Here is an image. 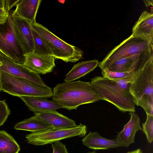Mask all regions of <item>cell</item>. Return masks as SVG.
<instances>
[{"mask_svg":"<svg viewBox=\"0 0 153 153\" xmlns=\"http://www.w3.org/2000/svg\"><path fill=\"white\" fill-rule=\"evenodd\" d=\"M134 73L128 77L117 79L96 76L91 79V83L100 100L111 103L122 112H135V104L129 89Z\"/></svg>","mask_w":153,"mask_h":153,"instance_id":"1","label":"cell"},{"mask_svg":"<svg viewBox=\"0 0 153 153\" xmlns=\"http://www.w3.org/2000/svg\"><path fill=\"white\" fill-rule=\"evenodd\" d=\"M53 92V100L69 111L100 100L90 82L78 80L59 83L54 87Z\"/></svg>","mask_w":153,"mask_h":153,"instance_id":"2","label":"cell"},{"mask_svg":"<svg viewBox=\"0 0 153 153\" xmlns=\"http://www.w3.org/2000/svg\"><path fill=\"white\" fill-rule=\"evenodd\" d=\"M153 59L134 74L129 89L135 105L153 115Z\"/></svg>","mask_w":153,"mask_h":153,"instance_id":"3","label":"cell"},{"mask_svg":"<svg viewBox=\"0 0 153 153\" xmlns=\"http://www.w3.org/2000/svg\"><path fill=\"white\" fill-rule=\"evenodd\" d=\"M1 91L15 96L52 97V89L46 85H42L25 79L14 76L0 71Z\"/></svg>","mask_w":153,"mask_h":153,"instance_id":"4","label":"cell"},{"mask_svg":"<svg viewBox=\"0 0 153 153\" xmlns=\"http://www.w3.org/2000/svg\"><path fill=\"white\" fill-rule=\"evenodd\" d=\"M31 26L56 59H60L66 62H74L82 58L83 51L78 47L64 41L36 22L32 23Z\"/></svg>","mask_w":153,"mask_h":153,"instance_id":"5","label":"cell"},{"mask_svg":"<svg viewBox=\"0 0 153 153\" xmlns=\"http://www.w3.org/2000/svg\"><path fill=\"white\" fill-rule=\"evenodd\" d=\"M153 51V43L147 39L131 35L110 51L98 66L102 70L121 58Z\"/></svg>","mask_w":153,"mask_h":153,"instance_id":"6","label":"cell"},{"mask_svg":"<svg viewBox=\"0 0 153 153\" xmlns=\"http://www.w3.org/2000/svg\"><path fill=\"white\" fill-rule=\"evenodd\" d=\"M0 53L16 62L24 64L25 56L15 35L11 13L0 22Z\"/></svg>","mask_w":153,"mask_h":153,"instance_id":"7","label":"cell"},{"mask_svg":"<svg viewBox=\"0 0 153 153\" xmlns=\"http://www.w3.org/2000/svg\"><path fill=\"white\" fill-rule=\"evenodd\" d=\"M86 126L80 123L76 126L65 128H51L39 132L31 133L26 135V141L36 146L51 144L60 140L77 136H85Z\"/></svg>","mask_w":153,"mask_h":153,"instance_id":"8","label":"cell"},{"mask_svg":"<svg viewBox=\"0 0 153 153\" xmlns=\"http://www.w3.org/2000/svg\"><path fill=\"white\" fill-rule=\"evenodd\" d=\"M152 59L153 51L118 59L102 70L107 69L114 72L135 73L142 69Z\"/></svg>","mask_w":153,"mask_h":153,"instance_id":"9","label":"cell"},{"mask_svg":"<svg viewBox=\"0 0 153 153\" xmlns=\"http://www.w3.org/2000/svg\"><path fill=\"white\" fill-rule=\"evenodd\" d=\"M0 71L39 85H45L39 74L33 71L24 65L15 62L0 53Z\"/></svg>","mask_w":153,"mask_h":153,"instance_id":"10","label":"cell"},{"mask_svg":"<svg viewBox=\"0 0 153 153\" xmlns=\"http://www.w3.org/2000/svg\"><path fill=\"white\" fill-rule=\"evenodd\" d=\"M12 16L15 35L23 48L25 55L33 52L34 45L32 23L20 17Z\"/></svg>","mask_w":153,"mask_h":153,"instance_id":"11","label":"cell"},{"mask_svg":"<svg viewBox=\"0 0 153 153\" xmlns=\"http://www.w3.org/2000/svg\"><path fill=\"white\" fill-rule=\"evenodd\" d=\"M24 65L39 74L51 72L55 66V58L52 55L40 56L33 52L25 55Z\"/></svg>","mask_w":153,"mask_h":153,"instance_id":"12","label":"cell"},{"mask_svg":"<svg viewBox=\"0 0 153 153\" xmlns=\"http://www.w3.org/2000/svg\"><path fill=\"white\" fill-rule=\"evenodd\" d=\"M130 119L124 126L123 129L118 132L115 138L123 147H128L134 143V138L137 132L142 130L140 125L138 116L134 112H129Z\"/></svg>","mask_w":153,"mask_h":153,"instance_id":"13","label":"cell"},{"mask_svg":"<svg viewBox=\"0 0 153 153\" xmlns=\"http://www.w3.org/2000/svg\"><path fill=\"white\" fill-rule=\"evenodd\" d=\"M131 35L145 38L153 43V13L143 11L132 29Z\"/></svg>","mask_w":153,"mask_h":153,"instance_id":"14","label":"cell"},{"mask_svg":"<svg viewBox=\"0 0 153 153\" xmlns=\"http://www.w3.org/2000/svg\"><path fill=\"white\" fill-rule=\"evenodd\" d=\"M82 141L83 145L94 150L108 149L123 147L116 139L110 140L104 138L96 132H90Z\"/></svg>","mask_w":153,"mask_h":153,"instance_id":"15","label":"cell"},{"mask_svg":"<svg viewBox=\"0 0 153 153\" xmlns=\"http://www.w3.org/2000/svg\"><path fill=\"white\" fill-rule=\"evenodd\" d=\"M29 109L34 113L56 111L62 107L55 101L40 97L21 96L19 97Z\"/></svg>","mask_w":153,"mask_h":153,"instance_id":"16","label":"cell"},{"mask_svg":"<svg viewBox=\"0 0 153 153\" xmlns=\"http://www.w3.org/2000/svg\"><path fill=\"white\" fill-rule=\"evenodd\" d=\"M41 0H19L15 10L11 14L32 23L36 22V14Z\"/></svg>","mask_w":153,"mask_h":153,"instance_id":"17","label":"cell"},{"mask_svg":"<svg viewBox=\"0 0 153 153\" xmlns=\"http://www.w3.org/2000/svg\"><path fill=\"white\" fill-rule=\"evenodd\" d=\"M34 114L53 128H68L76 126L74 121L56 111L41 112Z\"/></svg>","mask_w":153,"mask_h":153,"instance_id":"18","label":"cell"},{"mask_svg":"<svg viewBox=\"0 0 153 153\" xmlns=\"http://www.w3.org/2000/svg\"><path fill=\"white\" fill-rule=\"evenodd\" d=\"M99 64L96 59L79 62L73 66L65 75L64 80L70 82L80 78L93 71Z\"/></svg>","mask_w":153,"mask_h":153,"instance_id":"19","label":"cell"},{"mask_svg":"<svg viewBox=\"0 0 153 153\" xmlns=\"http://www.w3.org/2000/svg\"><path fill=\"white\" fill-rule=\"evenodd\" d=\"M52 128L36 115L17 123L14 127L16 130L26 131L32 133L39 132Z\"/></svg>","mask_w":153,"mask_h":153,"instance_id":"20","label":"cell"},{"mask_svg":"<svg viewBox=\"0 0 153 153\" xmlns=\"http://www.w3.org/2000/svg\"><path fill=\"white\" fill-rule=\"evenodd\" d=\"M20 149L12 136L4 130L0 131V153H18Z\"/></svg>","mask_w":153,"mask_h":153,"instance_id":"21","label":"cell"},{"mask_svg":"<svg viewBox=\"0 0 153 153\" xmlns=\"http://www.w3.org/2000/svg\"><path fill=\"white\" fill-rule=\"evenodd\" d=\"M32 31L34 45L33 52L40 56H53L51 51L43 40L32 27Z\"/></svg>","mask_w":153,"mask_h":153,"instance_id":"22","label":"cell"},{"mask_svg":"<svg viewBox=\"0 0 153 153\" xmlns=\"http://www.w3.org/2000/svg\"><path fill=\"white\" fill-rule=\"evenodd\" d=\"M142 127L148 142L151 143L153 140V115H147L146 120L142 124Z\"/></svg>","mask_w":153,"mask_h":153,"instance_id":"23","label":"cell"},{"mask_svg":"<svg viewBox=\"0 0 153 153\" xmlns=\"http://www.w3.org/2000/svg\"><path fill=\"white\" fill-rule=\"evenodd\" d=\"M103 77L110 79H117L127 77L132 75L135 73L112 71L107 69L102 70Z\"/></svg>","mask_w":153,"mask_h":153,"instance_id":"24","label":"cell"},{"mask_svg":"<svg viewBox=\"0 0 153 153\" xmlns=\"http://www.w3.org/2000/svg\"><path fill=\"white\" fill-rule=\"evenodd\" d=\"M10 113V111L6 100H0V127L6 122Z\"/></svg>","mask_w":153,"mask_h":153,"instance_id":"25","label":"cell"},{"mask_svg":"<svg viewBox=\"0 0 153 153\" xmlns=\"http://www.w3.org/2000/svg\"><path fill=\"white\" fill-rule=\"evenodd\" d=\"M53 153H68L65 145L59 141L52 143Z\"/></svg>","mask_w":153,"mask_h":153,"instance_id":"26","label":"cell"},{"mask_svg":"<svg viewBox=\"0 0 153 153\" xmlns=\"http://www.w3.org/2000/svg\"><path fill=\"white\" fill-rule=\"evenodd\" d=\"M9 14L5 9V0H0V22L5 20Z\"/></svg>","mask_w":153,"mask_h":153,"instance_id":"27","label":"cell"},{"mask_svg":"<svg viewBox=\"0 0 153 153\" xmlns=\"http://www.w3.org/2000/svg\"><path fill=\"white\" fill-rule=\"evenodd\" d=\"M19 0H5V9L6 10L9 12L10 10L13 7L16 6Z\"/></svg>","mask_w":153,"mask_h":153,"instance_id":"28","label":"cell"},{"mask_svg":"<svg viewBox=\"0 0 153 153\" xmlns=\"http://www.w3.org/2000/svg\"><path fill=\"white\" fill-rule=\"evenodd\" d=\"M143 1L146 7L149 6L151 5H153L152 0H143Z\"/></svg>","mask_w":153,"mask_h":153,"instance_id":"29","label":"cell"},{"mask_svg":"<svg viewBox=\"0 0 153 153\" xmlns=\"http://www.w3.org/2000/svg\"><path fill=\"white\" fill-rule=\"evenodd\" d=\"M126 153H143L142 150L140 149H138L135 150H133L131 151L128 152Z\"/></svg>","mask_w":153,"mask_h":153,"instance_id":"30","label":"cell"},{"mask_svg":"<svg viewBox=\"0 0 153 153\" xmlns=\"http://www.w3.org/2000/svg\"><path fill=\"white\" fill-rule=\"evenodd\" d=\"M87 153H97L95 151H94L92 152H88Z\"/></svg>","mask_w":153,"mask_h":153,"instance_id":"31","label":"cell"},{"mask_svg":"<svg viewBox=\"0 0 153 153\" xmlns=\"http://www.w3.org/2000/svg\"><path fill=\"white\" fill-rule=\"evenodd\" d=\"M1 91V81H0V91Z\"/></svg>","mask_w":153,"mask_h":153,"instance_id":"32","label":"cell"}]
</instances>
